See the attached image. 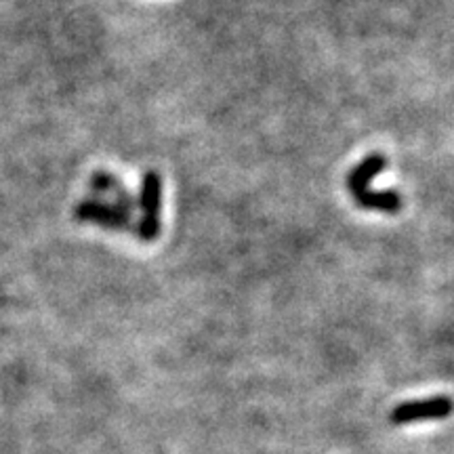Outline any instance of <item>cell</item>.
<instances>
[{
	"mask_svg": "<svg viewBox=\"0 0 454 454\" xmlns=\"http://www.w3.org/2000/svg\"><path fill=\"white\" fill-rule=\"evenodd\" d=\"M141 208V219L135 225V234L139 240L154 242L160 234V207H162V179L160 175L150 170L145 173L144 185H141V198L137 202Z\"/></svg>",
	"mask_w": 454,
	"mask_h": 454,
	"instance_id": "cell-1",
	"label": "cell"
},
{
	"mask_svg": "<svg viewBox=\"0 0 454 454\" xmlns=\"http://www.w3.org/2000/svg\"><path fill=\"white\" fill-rule=\"evenodd\" d=\"M448 412H450V397H427V400H414L395 406L391 412V421L395 425H408L425 421V419H442Z\"/></svg>",
	"mask_w": 454,
	"mask_h": 454,
	"instance_id": "cell-4",
	"label": "cell"
},
{
	"mask_svg": "<svg viewBox=\"0 0 454 454\" xmlns=\"http://www.w3.org/2000/svg\"><path fill=\"white\" fill-rule=\"evenodd\" d=\"M90 190L98 196V200L112 204V207L121 208V211L127 215H133L135 208H137V200H135V196L122 185V181H118L112 173H106V170H98V173L90 177Z\"/></svg>",
	"mask_w": 454,
	"mask_h": 454,
	"instance_id": "cell-3",
	"label": "cell"
},
{
	"mask_svg": "<svg viewBox=\"0 0 454 454\" xmlns=\"http://www.w3.org/2000/svg\"><path fill=\"white\" fill-rule=\"evenodd\" d=\"M357 207L368 208V211L381 213H397L402 208V198L395 192H372L366 190L362 194L354 196Z\"/></svg>",
	"mask_w": 454,
	"mask_h": 454,
	"instance_id": "cell-6",
	"label": "cell"
},
{
	"mask_svg": "<svg viewBox=\"0 0 454 454\" xmlns=\"http://www.w3.org/2000/svg\"><path fill=\"white\" fill-rule=\"evenodd\" d=\"M76 219L84 223H95L114 231H135L133 215H127L121 208L112 207L93 198V200H82L76 207Z\"/></svg>",
	"mask_w": 454,
	"mask_h": 454,
	"instance_id": "cell-2",
	"label": "cell"
},
{
	"mask_svg": "<svg viewBox=\"0 0 454 454\" xmlns=\"http://www.w3.org/2000/svg\"><path fill=\"white\" fill-rule=\"evenodd\" d=\"M385 167H387V158L383 154H371L364 158L357 167L348 175V190L351 196L362 194V192L371 190L372 179L377 177L379 173H383Z\"/></svg>",
	"mask_w": 454,
	"mask_h": 454,
	"instance_id": "cell-5",
	"label": "cell"
}]
</instances>
